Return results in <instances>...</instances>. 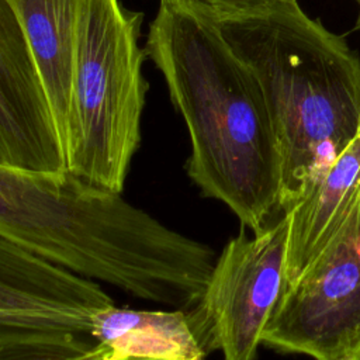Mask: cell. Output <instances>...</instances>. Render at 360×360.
Segmentation results:
<instances>
[{
    "instance_id": "cell-1",
    "label": "cell",
    "mask_w": 360,
    "mask_h": 360,
    "mask_svg": "<svg viewBox=\"0 0 360 360\" xmlns=\"http://www.w3.org/2000/svg\"><path fill=\"white\" fill-rule=\"evenodd\" d=\"M143 49L188 129V177L243 228L263 231L283 210L280 155L259 80L215 24L163 3Z\"/></svg>"
},
{
    "instance_id": "cell-2",
    "label": "cell",
    "mask_w": 360,
    "mask_h": 360,
    "mask_svg": "<svg viewBox=\"0 0 360 360\" xmlns=\"http://www.w3.org/2000/svg\"><path fill=\"white\" fill-rule=\"evenodd\" d=\"M217 27L262 87L285 212L360 132V55L297 0Z\"/></svg>"
},
{
    "instance_id": "cell-3",
    "label": "cell",
    "mask_w": 360,
    "mask_h": 360,
    "mask_svg": "<svg viewBox=\"0 0 360 360\" xmlns=\"http://www.w3.org/2000/svg\"><path fill=\"white\" fill-rule=\"evenodd\" d=\"M143 14L120 0H83L77 22L70 112L63 141L66 172L122 193L141 143L148 91L139 46Z\"/></svg>"
},
{
    "instance_id": "cell-4",
    "label": "cell",
    "mask_w": 360,
    "mask_h": 360,
    "mask_svg": "<svg viewBox=\"0 0 360 360\" xmlns=\"http://www.w3.org/2000/svg\"><path fill=\"white\" fill-rule=\"evenodd\" d=\"M262 345L314 360H360V190L321 255L284 288Z\"/></svg>"
},
{
    "instance_id": "cell-5",
    "label": "cell",
    "mask_w": 360,
    "mask_h": 360,
    "mask_svg": "<svg viewBox=\"0 0 360 360\" xmlns=\"http://www.w3.org/2000/svg\"><path fill=\"white\" fill-rule=\"evenodd\" d=\"M290 218L285 212L263 231H245L224 246L198 304L188 309L207 354L256 360L263 330L285 287Z\"/></svg>"
},
{
    "instance_id": "cell-6",
    "label": "cell",
    "mask_w": 360,
    "mask_h": 360,
    "mask_svg": "<svg viewBox=\"0 0 360 360\" xmlns=\"http://www.w3.org/2000/svg\"><path fill=\"white\" fill-rule=\"evenodd\" d=\"M0 163L35 172H66L39 69L7 0H0Z\"/></svg>"
},
{
    "instance_id": "cell-7",
    "label": "cell",
    "mask_w": 360,
    "mask_h": 360,
    "mask_svg": "<svg viewBox=\"0 0 360 360\" xmlns=\"http://www.w3.org/2000/svg\"><path fill=\"white\" fill-rule=\"evenodd\" d=\"M112 305L100 283L0 238V316L89 335L93 318Z\"/></svg>"
},
{
    "instance_id": "cell-8",
    "label": "cell",
    "mask_w": 360,
    "mask_h": 360,
    "mask_svg": "<svg viewBox=\"0 0 360 360\" xmlns=\"http://www.w3.org/2000/svg\"><path fill=\"white\" fill-rule=\"evenodd\" d=\"M359 190L360 132L285 211L290 218L285 287L294 284L321 255L346 219Z\"/></svg>"
},
{
    "instance_id": "cell-9",
    "label": "cell",
    "mask_w": 360,
    "mask_h": 360,
    "mask_svg": "<svg viewBox=\"0 0 360 360\" xmlns=\"http://www.w3.org/2000/svg\"><path fill=\"white\" fill-rule=\"evenodd\" d=\"M31 46L63 148L83 0H7Z\"/></svg>"
},
{
    "instance_id": "cell-10",
    "label": "cell",
    "mask_w": 360,
    "mask_h": 360,
    "mask_svg": "<svg viewBox=\"0 0 360 360\" xmlns=\"http://www.w3.org/2000/svg\"><path fill=\"white\" fill-rule=\"evenodd\" d=\"M89 335L104 360L128 356L207 357L193 318L186 309L148 311L112 305L93 318Z\"/></svg>"
},
{
    "instance_id": "cell-11",
    "label": "cell",
    "mask_w": 360,
    "mask_h": 360,
    "mask_svg": "<svg viewBox=\"0 0 360 360\" xmlns=\"http://www.w3.org/2000/svg\"><path fill=\"white\" fill-rule=\"evenodd\" d=\"M86 333L46 326H13L0 332V360H104Z\"/></svg>"
},
{
    "instance_id": "cell-12",
    "label": "cell",
    "mask_w": 360,
    "mask_h": 360,
    "mask_svg": "<svg viewBox=\"0 0 360 360\" xmlns=\"http://www.w3.org/2000/svg\"><path fill=\"white\" fill-rule=\"evenodd\" d=\"M278 1L287 0H160L163 4L215 25L259 14Z\"/></svg>"
},
{
    "instance_id": "cell-13",
    "label": "cell",
    "mask_w": 360,
    "mask_h": 360,
    "mask_svg": "<svg viewBox=\"0 0 360 360\" xmlns=\"http://www.w3.org/2000/svg\"><path fill=\"white\" fill-rule=\"evenodd\" d=\"M118 360H205V357H197V359H163V357H145V356H128Z\"/></svg>"
},
{
    "instance_id": "cell-14",
    "label": "cell",
    "mask_w": 360,
    "mask_h": 360,
    "mask_svg": "<svg viewBox=\"0 0 360 360\" xmlns=\"http://www.w3.org/2000/svg\"><path fill=\"white\" fill-rule=\"evenodd\" d=\"M359 4V15H357V21H356V28L360 30V0H356Z\"/></svg>"
}]
</instances>
